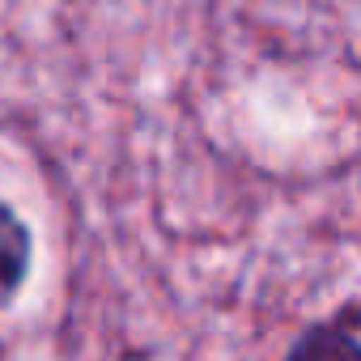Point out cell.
I'll return each mask as SVG.
<instances>
[{"mask_svg": "<svg viewBox=\"0 0 361 361\" xmlns=\"http://www.w3.org/2000/svg\"><path fill=\"white\" fill-rule=\"evenodd\" d=\"M30 268H35V230L9 200H0V310L22 298Z\"/></svg>", "mask_w": 361, "mask_h": 361, "instance_id": "cell-2", "label": "cell"}, {"mask_svg": "<svg viewBox=\"0 0 361 361\" xmlns=\"http://www.w3.org/2000/svg\"><path fill=\"white\" fill-rule=\"evenodd\" d=\"M361 314L357 302H344L336 314L306 323L281 361H361V331L353 327V319Z\"/></svg>", "mask_w": 361, "mask_h": 361, "instance_id": "cell-1", "label": "cell"}, {"mask_svg": "<svg viewBox=\"0 0 361 361\" xmlns=\"http://www.w3.org/2000/svg\"><path fill=\"white\" fill-rule=\"evenodd\" d=\"M0 361H5V344H0Z\"/></svg>", "mask_w": 361, "mask_h": 361, "instance_id": "cell-3", "label": "cell"}]
</instances>
